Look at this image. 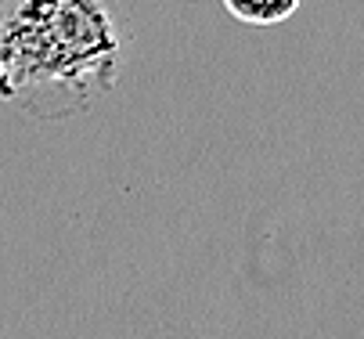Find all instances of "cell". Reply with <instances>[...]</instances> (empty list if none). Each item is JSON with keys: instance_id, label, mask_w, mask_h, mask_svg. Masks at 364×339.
I'll return each instance as SVG.
<instances>
[{"instance_id": "obj_1", "label": "cell", "mask_w": 364, "mask_h": 339, "mask_svg": "<svg viewBox=\"0 0 364 339\" xmlns=\"http://www.w3.org/2000/svg\"><path fill=\"white\" fill-rule=\"evenodd\" d=\"M119 65L112 0H0V102L22 116L62 123L90 112Z\"/></svg>"}, {"instance_id": "obj_2", "label": "cell", "mask_w": 364, "mask_h": 339, "mask_svg": "<svg viewBox=\"0 0 364 339\" xmlns=\"http://www.w3.org/2000/svg\"><path fill=\"white\" fill-rule=\"evenodd\" d=\"M299 4L303 0H224L231 18H238L245 26H278V22L292 18L299 11Z\"/></svg>"}]
</instances>
